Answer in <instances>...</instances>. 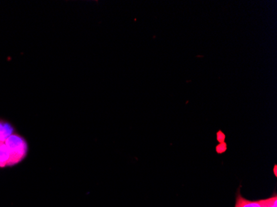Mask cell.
I'll list each match as a JSON object with an SVG mask.
<instances>
[{"instance_id": "cell-5", "label": "cell", "mask_w": 277, "mask_h": 207, "mask_svg": "<svg viewBox=\"0 0 277 207\" xmlns=\"http://www.w3.org/2000/svg\"><path fill=\"white\" fill-rule=\"evenodd\" d=\"M217 139L218 142H220V143H223V142L225 141V134L223 133L222 132L219 131V132L217 133Z\"/></svg>"}, {"instance_id": "cell-3", "label": "cell", "mask_w": 277, "mask_h": 207, "mask_svg": "<svg viewBox=\"0 0 277 207\" xmlns=\"http://www.w3.org/2000/svg\"><path fill=\"white\" fill-rule=\"evenodd\" d=\"M263 207H277V195L275 193L271 197L262 200Z\"/></svg>"}, {"instance_id": "cell-6", "label": "cell", "mask_w": 277, "mask_h": 207, "mask_svg": "<svg viewBox=\"0 0 277 207\" xmlns=\"http://www.w3.org/2000/svg\"><path fill=\"white\" fill-rule=\"evenodd\" d=\"M274 172H275V175L276 176V166H275V168H274Z\"/></svg>"}, {"instance_id": "cell-1", "label": "cell", "mask_w": 277, "mask_h": 207, "mask_svg": "<svg viewBox=\"0 0 277 207\" xmlns=\"http://www.w3.org/2000/svg\"><path fill=\"white\" fill-rule=\"evenodd\" d=\"M28 152V145L22 137L12 134L7 139L0 141V167L18 163Z\"/></svg>"}, {"instance_id": "cell-2", "label": "cell", "mask_w": 277, "mask_h": 207, "mask_svg": "<svg viewBox=\"0 0 277 207\" xmlns=\"http://www.w3.org/2000/svg\"><path fill=\"white\" fill-rule=\"evenodd\" d=\"M235 207H263L262 200L250 201L244 198L240 193V189L237 190L236 195V204Z\"/></svg>"}, {"instance_id": "cell-4", "label": "cell", "mask_w": 277, "mask_h": 207, "mask_svg": "<svg viewBox=\"0 0 277 207\" xmlns=\"http://www.w3.org/2000/svg\"><path fill=\"white\" fill-rule=\"evenodd\" d=\"M216 150H217V152H218V153L224 152L226 150V144L224 143V142H223V143H220V144L217 146V149H216Z\"/></svg>"}]
</instances>
